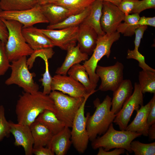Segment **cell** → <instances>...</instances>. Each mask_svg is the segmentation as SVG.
<instances>
[{
    "mask_svg": "<svg viewBox=\"0 0 155 155\" xmlns=\"http://www.w3.org/2000/svg\"><path fill=\"white\" fill-rule=\"evenodd\" d=\"M47 109L55 113L54 102L49 95L39 91L34 94L24 92L20 96L16 105L18 123L30 126L38 115Z\"/></svg>",
    "mask_w": 155,
    "mask_h": 155,
    "instance_id": "obj_1",
    "label": "cell"
},
{
    "mask_svg": "<svg viewBox=\"0 0 155 155\" xmlns=\"http://www.w3.org/2000/svg\"><path fill=\"white\" fill-rule=\"evenodd\" d=\"M111 100L107 95L102 102L98 98L94 101L96 109L93 114L88 117L86 125L89 140L92 141L98 135L105 133L113 122L116 114L111 111Z\"/></svg>",
    "mask_w": 155,
    "mask_h": 155,
    "instance_id": "obj_2",
    "label": "cell"
},
{
    "mask_svg": "<svg viewBox=\"0 0 155 155\" xmlns=\"http://www.w3.org/2000/svg\"><path fill=\"white\" fill-rule=\"evenodd\" d=\"M8 32L5 49L10 62L30 55L34 51L26 42L22 32L23 25L16 21L1 18Z\"/></svg>",
    "mask_w": 155,
    "mask_h": 155,
    "instance_id": "obj_3",
    "label": "cell"
},
{
    "mask_svg": "<svg viewBox=\"0 0 155 155\" xmlns=\"http://www.w3.org/2000/svg\"><path fill=\"white\" fill-rule=\"evenodd\" d=\"M141 135L140 133L126 130H117L114 128L112 123L102 135L92 141L91 145L95 150L100 147L102 148L105 151L114 148H122L132 153L131 142Z\"/></svg>",
    "mask_w": 155,
    "mask_h": 155,
    "instance_id": "obj_4",
    "label": "cell"
},
{
    "mask_svg": "<svg viewBox=\"0 0 155 155\" xmlns=\"http://www.w3.org/2000/svg\"><path fill=\"white\" fill-rule=\"evenodd\" d=\"M120 36V33L117 31L110 34H105L98 36L96 46L91 56L83 64L93 84L97 86L99 79L96 73L98 62L104 56L107 58L109 57L113 44L117 41Z\"/></svg>",
    "mask_w": 155,
    "mask_h": 155,
    "instance_id": "obj_5",
    "label": "cell"
},
{
    "mask_svg": "<svg viewBox=\"0 0 155 155\" xmlns=\"http://www.w3.org/2000/svg\"><path fill=\"white\" fill-rule=\"evenodd\" d=\"M49 95L54 102L57 117L65 126L71 127L74 117L84 97H73L58 91H51Z\"/></svg>",
    "mask_w": 155,
    "mask_h": 155,
    "instance_id": "obj_6",
    "label": "cell"
},
{
    "mask_svg": "<svg viewBox=\"0 0 155 155\" xmlns=\"http://www.w3.org/2000/svg\"><path fill=\"white\" fill-rule=\"evenodd\" d=\"M26 56H24L11 62V73L5 84L7 85H17L24 92L34 94L39 91V86L34 81L36 74L29 71Z\"/></svg>",
    "mask_w": 155,
    "mask_h": 155,
    "instance_id": "obj_7",
    "label": "cell"
},
{
    "mask_svg": "<svg viewBox=\"0 0 155 155\" xmlns=\"http://www.w3.org/2000/svg\"><path fill=\"white\" fill-rule=\"evenodd\" d=\"M95 92L88 93L84 97V100L74 117L71 127L72 144L77 151L80 153H83L85 151L89 140L86 125L90 113H88L85 116V105L89 97Z\"/></svg>",
    "mask_w": 155,
    "mask_h": 155,
    "instance_id": "obj_8",
    "label": "cell"
},
{
    "mask_svg": "<svg viewBox=\"0 0 155 155\" xmlns=\"http://www.w3.org/2000/svg\"><path fill=\"white\" fill-rule=\"evenodd\" d=\"M124 68L123 64L119 61L108 66L97 65L96 73L101 80L98 90L104 92L115 91L124 80Z\"/></svg>",
    "mask_w": 155,
    "mask_h": 155,
    "instance_id": "obj_9",
    "label": "cell"
},
{
    "mask_svg": "<svg viewBox=\"0 0 155 155\" xmlns=\"http://www.w3.org/2000/svg\"><path fill=\"white\" fill-rule=\"evenodd\" d=\"M142 105L143 94L138 83L135 82L133 92L116 114L113 122L118 125L120 130H125L134 111H137Z\"/></svg>",
    "mask_w": 155,
    "mask_h": 155,
    "instance_id": "obj_10",
    "label": "cell"
},
{
    "mask_svg": "<svg viewBox=\"0 0 155 155\" xmlns=\"http://www.w3.org/2000/svg\"><path fill=\"white\" fill-rule=\"evenodd\" d=\"M0 16L6 20L18 22L24 27L32 26L40 23H49L39 4L31 8L22 10L4 11L1 10Z\"/></svg>",
    "mask_w": 155,
    "mask_h": 155,
    "instance_id": "obj_11",
    "label": "cell"
},
{
    "mask_svg": "<svg viewBox=\"0 0 155 155\" xmlns=\"http://www.w3.org/2000/svg\"><path fill=\"white\" fill-rule=\"evenodd\" d=\"M79 26L59 29H38L53 42L55 46L67 50L76 45Z\"/></svg>",
    "mask_w": 155,
    "mask_h": 155,
    "instance_id": "obj_12",
    "label": "cell"
},
{
    "mask_svg": "<svg viewBox=\"0 0 155 155\" xmlns=\"http://www.w3.org/2000/svg\"><path fill=\"white\" fill-rule=\"evenodd\" d=\"M51 90L59 91L77 98L84 97L89 93L81 83L70 76L59 74L52 77Z\"/></svg>",
    "mask_w": 155,
    "mask_h": 155,
    "instance_id": "obj_13",
    "label": "cell"
},
{
    "mask_svg": "<svg viewBox=\"0 0 155 155\" xmlns=\"http://www.w3.org/2000/svg\"><path fill=\"white\" fill-rule=\"evenodd\" d=\"M125 14L116 5L107 1H103L100 21L103 31L110 34L117 31L119 24L123 21Z\"/></svg>",
    "mask_w": 155,
    "mask_h": 155,
    "instance_id": "obj_14",
    "label": "cell"
},
{
    "mask_svg": "<svg viewBox=\"0 0 155 155\" xmlns=\"http://www.w3.org/2000/svg\"><path fill=\"white\" fill-rule=\"evenodd\" d=\"M9 122L10 132L15 138L14 145L22 146L26 155H32L34 141L30 126Z\"/></svg>",
    "mask_w": 155,
    "mask_h": 155,
    "instance_id": "obj_15",
    "label": "cell"
},
{
    "mask_svg": "<svg viewBox=\"0 0 155 155\" xmlns=\"http://www.w3.org/2000/svg\"><path fill=\"white\" fill-rule=\"evenodd\" d=\"M22 32L26 42L34 51L53 48L55 46L53 42L46 36L33 26H23Z\"/></svg>",
    "mask_w": 155,
    "mask_h": 155,
    "instance_id": "obj_16",
    "label": "cell"
},
{
    "mask_svg": "<svg viewBox=\"0 0 155 155\" xmlns=\"http://www.w3.org/2000/svg\"><path fill=\"white\" fill-rule=\"evenodd\" d=\"M98 35L95 30L83 22L79 26L77 37L81 51L88 55L92 53L96 44Z\"/></svg>",
    "mask_w": 155,
    "mask_h": 155,
    "instance_id": "obj_17",
    "label": "cell"
},
{
    "mask_svg": "<svg viewBox=\"0 0 155 155\" xmlns=\"http://www.w3.org/2000/svg\"><path fill=\"white\" fill-rule=\"evenodd\" d=\"M133 87L130 80H123L119 87L113 92L111 111L117 114L133 93Z\"/></svg>",
    "mask_w": 155,
    "mask_h": 155,
    "instance_id": "obj_18",
    "label": "cell"
},
{
    "mask_svg": "<svg viewBox=\"0 0 155 155\" xmlns=\"http://www.w3.org/2000/svg\"><path fill=\"white\" fill-rule=\"evenodd\" d=\"M65 126L60 132L54 134L47 147L56 155L66 154L72 144L71 130Z\"/></svg>",
    "mask_w": 155,
    "mask_h": 155,
    "instance_id": "obj_19",
    "label": "cell"
},
{
    "mask_svg": "<svg viewBox=\"0 0 155 155\" xmlns=\"http://www.w3.org/2000/svg\"><path fill=\"white\" fill-rule=\"evenodd\" d=\"M42 11L49 25L59 23L69 16L76 13L65 7L53 3L40 5Z\"/></svg>",
    "mask_w": 155,
    "mask_h": 155,
    "instance_id": "obj_20",
    "label": "cell"
},
{
    "mask_svg": "<svg viewBox=\"0 0 155 155\" xmlns=\"http://www.w3.org/2000/svg\"><path fill=\"white\" fill-rule=\"evenodd\" d=\"M67 51L65 60L61 66L56 70V74L67 75L68 70L72 66L89 59L88 55L81 51L78 44L70 47Z\"/></svg>",
    "mask_w": 155,
    "mask_h": 155,
    "instance_id": "obj_21",
    "label": "cell"
},
{
    "mask_svg": "<svg viewBox=\"0 0 155 155\" xmlns=\"http://www.w3.org/2000/svg\"><path fill=\"white\" fill-rule=\"evenodd\" d=\"M151 100L146 105H142L137 110L135 117L126 127L125 130L136 132L145 136H148L149 127L147 123Z\"/></svg>",
    "mask_w": 155,
    "mask_h": 155,
    "instance_id": "obj_22",
    "label": "cell"
},
{
    "mask_svg": "<svg viewBox=\"0 0 155 155\" xmlns=\"http://www.w3.org/2000/svg\"><path fill=\"white\" fill-rule=\"evenodd\" d=\"M34 144L33 148L47 146L53 135L52 132L46 126L35 120L30 126Z\"/></svg>",
    "mask_w": 155,
    "mask_h": 155,
    "instance_id": "obj_23",
    "label": "cell"
},
{
    "mask_svg": "<svg viewBox=\"0 0 155 155\" xmlns=\"http://www.w3.org/2000/svg\"><path fill=\"white\" fill-rule=\"evenodd\" d=\"M102 3V1L95 0L91 4L90 13L83 22L93 28L98 36L105 34L102 30L100 24Z\"/></svg>",
    "mask_w": 155,
    "mask_h": 155,
    "instance_id": "obj_24",
    "label": "cell"
},
{
    "mask_svg": "<svg viewBox=\"0 0 155 155\" xmlns=\"http://www.w3.org/2000/svg\"><path fill=\"white\" fill-rule=\"evenodd\" d=\"M68 75L81 83L85 88L88 93L96 92L95 89L97 86L91 82L88 75L83 65L80 63L72 66L68 70Z\"/></svg>",
    "mask_w": 155,
    "mask_h": 155,
    "instance_id": "obj_25",
    "label": "cell"
},
{
    "mask_svg": "<svg viewBox=\"0 0 155 155\" xmlns=\"http://www.w3.org/2000/svg\"><path fill=\"white\" fill-rule=\"evenodd\" d=\"M41 123L55 134L61 131L65 126L64 123L57 117L53 111L45 110L36 119Z\"/></svg>",
    "mask_w": 155,
    "mask_h": 155,
    "instance_id": "obj_26",
    "label": "cell"
},
{
    "mask_svg": "<svg viewBox=\"0 0 155 155\" xmlns=\"http://www.w3.org/2000/svg\"><path fill=\"white\" fill-rule=\"evenodd\" d=\"M91 5L86 7L82 11L72 14L61 22L53 25H49L46 29H59L78 26L84 21L90 13Z\"/></svg>",
    "mask_w": 155,
    "mask_h": 155,
    "instance_id": "obj_27",
    "label": "cell"
},
{
    "mask_svg": "<svg viewBox=\"0 0 155 155\" xmlns=\"http://www.w3.org/2000/svg\"><path fill=\"white\" fill-rule=\"evenodd\" d=\"M38 4L37 0H0V9L13 11L27 9Z\"/></svg>",
    "mask_w": 155,
    "mask_h": 155,
    "instance_id": "obj_28",
    "label": "cell"
},
{
    "mask_svg": "<svg viewBox=\"0 0 155 155\" xmlns=\"http://www.w3.org/2000/svg\"><path fill=\"white\" fill-rule=\"evenodd\" d=\"M140 17L139 14L136 13L125 15L124 22L119 24L117 31L125 36H132L135 34V30L140 26L137 24Z\"/></svg>",
    "mask_w": 155,
    "mask_h": 155,
    "instance_id": "obj_29",
    "label": "cell"
},
{
    "mask_svg": "<svg viewBox=\"0 0 155 155\" xmlns=\"http://www.w3.org/2000/svg\"><path fill=\"white\" fill-rule=\"evenodd\" d=\"M138 80L143 94H155V71L142 70L139 72Z\"/></svg>",
    "mask_w": 155,
    "mask_h": 155,
    "instance_id": "obj_30",
    "label": "cell"
},
{
    "mask_svg": "<svg viewBox=\"0 0 155 155\" xmlns=\"http://www.w3.org/2000/svg\"><path fill=\"white\" fill-rule=\"evenodd\" d=\"M95 0H57L53 3L61 5L75 13L80 12Z\"/></svg>",
    "mask_w": 155,
    "mask_h": 155,
    "instance_id": "obj_31",
    "label": "cell"
},
{
    "mask_svg": "<svg viewBox=\"0 0 155 155\" xmlns=\"http://www.w3.org/2000/svg\"><path fill=\"white\" fill-rule=\"evenodd\" d=\"M131 149L135 155H154L155 142L144 144L138 141H134L130 144Z\"/></svg>",
    "mask_w": 155,
    "mask_h": 155,
    "instance_id": "obj_32",
    "label": "cell"
},
{
    "mask_svg": "<svg viewBox=\"0 0 155 155\" xmlns=\"http://www.w3.org/2000/svg\"><path fill=\"white\" fill-rule=\"evenodd\" d=\"M54 53L53 48H50L42 49L35 51L30 55L27 59V64L29 69H30L33 67L35 59L38 57L41 58L43 60L51 58Z\"/></svg>",
    "mask_w": 155,
    "mask_h": 155,
    "instance_id": "obj_33",
    "label": "cell"
},
{
    "mask_svg": "<svg viewBox=\"0 0 155 155\" xmlns=\"http://www.w3.org/2000/svg\"><path fill=\"white\" fill-rule=\"evenodd\" d=\"M5 108L0 105V142L5 137H8L11 133L9 121H7L5 116Z\"/></svg>",
    "mask_w": 155,
    "mask_h": 155,
    "instance_id": "obj_34",
    "label": "cell"
},
{
    "mask_svg": "<svg viewBox=\"0 0 155 155\" xmlns=\"http://www.w3.org/2000/svg\"><path fill=\"white\" fill-rule=\"evenodd\" d=\"M48 60H44L45 64V71L42 74V78L40 80L43 87V93L46 95H49L51 92V84L52 77H51L49 71Z\"/></svg>",
    "mask_w": 155,
    "mask_h": 155,
    "instance_id": "obj_35",
    "label": "cell"
},
{
    "mask_svg": "<svg viewBox=\"0 0 155 155\" xmlns=\"http://www.w3.org/2000/svg\"><path fill=\"white\" fill-rule=\"evenodd\" d=\"M127 59H133L139 62V66L142 70L155 71L154 69L151 68L145 62V57L139 51H136L128 49L126 57Z\"/></svg>",
    "mask_w": 155,
    "mask_h": 155,
    "instance_id": "obj_36",
    "label": "cell"
},
{
    "mask_svg": "<svg viewBox=\"0 0 155 155\" xmlns=\"http://www.w3.org/2000/svg\"><path fill=\"white\" fill-rule=\"evenodd\" d=\"M5 49V43L0 40V76L5 74L11 64Z\"/></svg>",
    "mask_w": 155,
    "mask_h": 155,
    "instance_id": "obj_37",
    "label": "cell"
},
{
    "mask_svg": "<svg viewBox=\"0 0 155 155\" xmlns=\"http://www.w3.org/2000/svg\"><path fill=\"white\" fill-rule=\"evenodd\" d=\"M155 7V0H140L135 3L132 13L140 14L145 10Z\"/></svg>",
    "mask_w": 155,
    "mask_h": 155,
    "instance_id": "obj_38",
    "label": "cell"
},
{
    "mask_svg": "<svg viewBox=\"0 0 155 155\" xmlns=\"http://www.w3.org/2000/svg\"><path fill=\"white\" fill-rule=\"evenodd\" d=\"M139 0H122L118 7L125 15H127L132 13L135 3Z\"/></svg>",
    "mask_w": 155,
    "mask_h": 155,
    "instance_id": "obj_39",
    "label": "cell"
},
{
    "mask_svg": "<svg viewBox=\"0 0 155 155\" xmlns=\"http://www.w3.org/2000/svg\"><path fill=\"white\" fill-rule=\"evenodd\" d=\"M148 26H140L135 30V37L134 41L135 47L133 49L134 50L139 51L138 48L140 46L141 40Z\"/></svg>",
    "mask_w": 155,
    "mask_h": 155,
    "instance_id": "obj_40",
    "label": "cell"
},
{
    "mask_svg": "<svg viewBox=\"0 0 155 155\" xmlns=\"http://www.w3.org/2000/svg\"><path fill=\"white\" fill-rule=\"evenodd\" d=\"M151 103L148 112L147 123L150 127L155 123V94L151 100Z\"/></svg>",
    "mask_w": 155,
    "mask_h": 155,
    "instance_id": "obj_41",
    "label": "cell"
},
{
    "mask_svg": "<svg viewBox=\"0 0 155 155\" xmlns=\"http://www.w3.org/2000/svg\"><path fill=\"white\" fill-rule=\"evenodd\" d=\"M32 154L35 155H54V153L50 148L48 147L40 146L33 148L32 150Z\"/></svg>",
    "mask_w": 155,
    "mask_h": 155,
    "instance_id": "obj_42",
    "label": "cell"
},
{
    "mask_svg": "<svg viewBox=\"0 0 155 155\" xmlns=\"http://www.w3.org/2000/svg\"><path fill=\"white\" fill-rule=\"evenodd\" d=\"M97 155H119L125 152V150L122 148H115L112 151H105L102 147L99 148Z\"/></svg>",
    "mask_w": 155,
    "mask_h": 155,
    "instance_id": "obj_43",
    "label": "cell"
},
{
    "mask_svg": "<svg viewBox=\"0 0 155 155\" xmlns=\"http://www.w3.org/2000/svg\"><path fill=\"white\" fill-rule=\"evenodd\" d=\"M8 36L6 26L0 16V40L5 44L7 41Z\"/></svg>",
    "mask_w": 155,
    "mask_h": 155,
    "instance_id": "obj_44",
    "label": "cell"
},
{
    "mask_svg": "<svg viewBox=\"0 0 155 155\" xmlns=\"http://www.w3.org/2000/svg\"><path fill=\"white\" fill-rule=\"evenodd\" d=\"M137 24L140 26H149L155 27V17H140Z\"/></svg>",
    "mask_w": 155,
    "mask_h": 155,
    "instance_id": "obj_45",
    "label": "cell"
},
{
    "mask_svg": "<svg viewBox=\"0 0 155 155\" xmlns=\"http://www.w3.org/2000/svg\"><path fill=\"white\" fill-rule=\"evenodd\" d=\"M148 136L150 140H153L155 139V123L151 125L149 128Z\"/></svg>",
    "mask_w": 155,
    "mask_h": 155,
    "instance_id": "obj_46",
    "label": "cell"
},
{
    "mask_svg": "<svg viewBox=\"0 0 155 155\" xmlns=\"http://www.w3.org/2000/svg\"><path fill=\"white\" fill-rule=\"evenodd\" d=\"M57 0H37L38 4L40 5L48 3H53Z\"/></svg>",
    "mask_w": 155,
    "mask_h": 155,
    "instance_id": "obj_47",
    "label": "cell"
},
{
    "mask_svg": "<svg viewBox=\"0 0 155 155\" xmlns=\"http://www.w3.org/2000/svg\"><path fill=\"white\" fill-rule=\"evenodd\" d=\"M102 1H107L112 3L119 6V5L122 0H98Z\"/></svg>",
    "mask_w": 155,
    "mask_h": 155,
    "instance_id": "obj_48",
    "label": "cell"
}]
</instances>
